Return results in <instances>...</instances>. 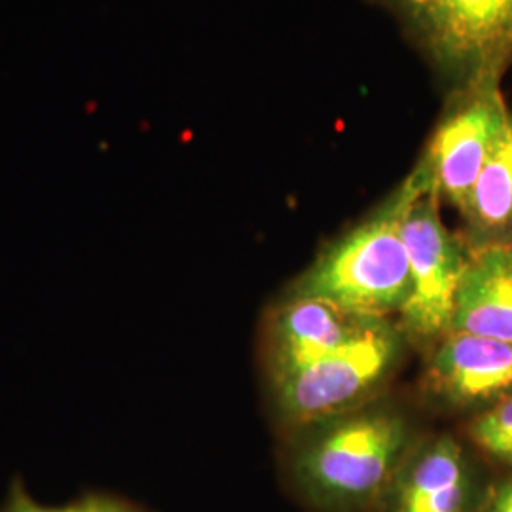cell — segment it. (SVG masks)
I'll return each mask as SVG.
<instances>
[{"label": "cell", "mask_w": 512, "mask_h": 512, "mask_svg": "<svg viewBox=\"0 0 512 512\" xmlns=\"http://www.w3.org/2000/svg\"><path fill=\"white\" fill-rule=\"evenodd\" d=\"M418 439L403 410L376 399L296 431L285 459L289 486L311 512H376Z\"/></svg>", "instance_id": "cell-1"}, {"label": "cell", "mask_w": 512, "mask_h": 512, "mask_svg": "<svg viewBox=\"0 0 512 512\" xmlns=\"http://www.w3.org/2000/svg\"><path fill=\"white\" fill-rule=\"evenodd\" d=\"M427 190L412 169L365 219L327 243L293 285L291 298L325 300L363 315H401L410 294L403 220Z\"/></svg>", "instance_id": "cell-2"}, {"label": "cell", "mask_w": 512, "mask_h": 512, "mask_svg": "<svg viewBox=\"0 0 512 512\" xmlns=\"http://www.w3.org/2000/svg\"><path fill=\"white\" fill-rule=\"evenodd\" d=\"M450 93L503 84L512 0H380Z\"/></svg>", "instance_id": "cell-3"}, {"label": "cell", "mask_w": 512, "mask_h": 512, "mask_svg": "<svg viewBox=\"0 0 512 512\" xmlns=\"http://www.w3.org/2000/svg\"><path fill=\"white\" fill-rule=\"evenodd\" d=\"M406 346L399 321L374 317L342 348L270 385L277 416L296 433L376 401Z\"/></svg>", "instance_id": "cell-4"}, {"label": "cell", "mask_w": 512, "mask_h": 512, "mask_svg": "<svg viewBox=\"0 0 512 512\" xmlns=\"http://www.w3.org/2000/svg\"><path fill=\"white\" fill-rule=\"evenodd\" d=\"M403 239L410 262V294L399 315L408 344L431 349L450 334L459 281L469 247L440 217V200L423 190L403 220Z\"/></svg>", "instance_id": "cell-5"}, {"label": "cell", "mask_w": 512, "mask_h": 512, "mask_svg": "<svg viewBox=\"0 0 512 512\" xmlns=\"http://www.w3.org/2000/svg\"><path fill=\"white\" fill-rule=\"evenodd\" d=\"M501 84L446 95V105L414 171L440 203L465 207L482 167L509 126Z\"/></svg>", "instance_id": "cell-6"}, {"label": "cell", "mask_w": 512, "mask_h": 512, "mask_svg": "<svg viewBox=\"0 0 512 512\" xmlns=\"http://www.w3.org/2000/svg\"><path fill=\"white\" fill-rule=\"evenodd\" d=\"M490 486L492 480L456 437H420L376 512H480Z\"/></svg>", "instance_id": "cell-7"}, {"label": "cell", "mask_w": 512, "mask_h": 512, "mask_svg": "<svg viewBox=\"0 0 512 512\" xmlns=\"http://www.w3.org/2000/svg\"><path fill=\"white\" fill-rule=\"evenodd\" d=\"M429 351L421 397L454 414H482L512 395V342L450 332Z\"/></svg>", "instance_id": "cell-8"}, {"label": "cell", "mask_w": 512, "mask_h": 512, "mask_svg": "<svg viewBox=\"0 0 512 512\" xmlns=\"http://www.w3.org/2000/svg\"><path fill=\"white\" fill-rule=\"evenodd\" d=\"M374 315L325 300L291 298L275 308L264 330V366L270 385L311 365L357 336Z\"/></svg>", "instance_id": "cell-9"}, {"label": "cell", "mask_w": 512, "mask_h": 512, "mask_svg": "<svg viewBox=\"0 0 512 512\" xmlns=\"http://www.w3.org/2000/svg\"><path fill=\"white\" fill-rule=\"evenodd\" d=\"M450 332L512 342V245L469 251Z\"/></svg>", "instance_id": "cell-10"}, {"label": "cell", "mask_w": 512, "mask_h": 512, "mask_svg": "<svg viewBox=\"0 0 512 512\" xmlns=\"http://www.w3.org/2000/svg\"><path fill=\"white\" fill-rule=\"evenodd\" d=\"M459 217L469 251L512 245V116Z\"/></svg>", "instance_id": "cell-11"}, {"label": "cell", "mask_w": 512, "mask_h": 512, "mask_svg": "<svg viewBox=\"0 0 512 512\" xmlns=\"http://www.w3.org/2000/svg\"><path fill=\"white\" fill-rule=\"evenodd\" d=\"M467 435L486 458L512 473V395L476 414Z\"/></svg>", "instance_id": "cell-12"}, {"label": "cell", "mask_w": 512, "mask_h": 512, "mask_svg": "<svg viewBox=\"0 0 512 512\" xmlns=\"http://www.w3.org/2000/svg\"><path fill=\"white\" fill-rule=\"evenodd\" d=\"M0 512H152L147 507L124 497L110 494H86L65 507H44L27 494L25 486L16 480Z\"/></svg>", "instance_id": "cell-13"}, {"label": "cell", "mask_w": 512, "mask_h": 512, "mask_svg": "<svg viewBox=\"0 0 512 512\" xmlns=\"http://www.w3.org/2000/svg\"><path fill=\"white\" fill-rule=\"evenodd\" d=\"M480 512H512V473L492 480Z\"/></svg>", "instance_id": "cell-14"}]
</instances>
